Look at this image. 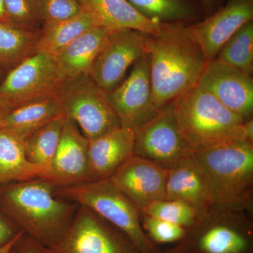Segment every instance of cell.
Listing matches in <instances>:
<instances>
[{"label":"cell","mask_w":253,"mask_h":253,"mask_svg":"<svg viewBox=\"0 0 253 253\" xmlns=\"http://www.w3.org/2000/svg\"><path fill=\"white\" fill-rule=\"evenodd\" d=\"M253 18V0H231L207 19L186 27L209 61L238 29Z\"/></svg>","instance_id":"16"},{"label":"cell","mask_w":253,"mask_h":253,"mask_svg":"<svg viewBox=\"0 0 253 253\" xmlns=\"http://www.w3.org/2000/svg\"><path fill=\"white\" fill-rule=\"evenodd\" d=\"M141 15L151 21L181 24L194 21L198 12L187 0H126Z\"/></svg>","instance_id":"26"},{"label":"cell","mask_w":253,"mask_h":253,"mask_svg":"<svg viewBox=\"0 0 253 253\" xmlns=\"http://www.w3.org/2000/svg\"><path fill=\"white\" fill-rule=\"evenodd\" d=\"M23 234V233H22ZM20 235V236H21ZM20 236H18L16 239H15L14 241H11V242H10L9 244H8L7 245H6V246H4V247L1 248L0 249V253H8L9 252L10 249H11V246H13V244H14L15 241H16V240L18 239V237H19Z\"/></svg>","instance_id":"36"},{"label":"cell","mask_w":253,"mask_h":253,"mask_svg":"<svg viewBox=\"0 0 253 253\" xmlns=\"http://www.w3.org/2000/svg\"><path fill=\"white\" fill-rule=\"evenodd\" d=\"M192 157L212 206L253 212V143L238 139L198 148Z\"/></svg>","instance_id":"3"},{"label":"cell","mask_w":253,"mask_h":253,"mask_svg":"<svg viewBox=\"0 0 253 253\" xmlns=\"http://www.w3.org/2000/svg\"><path fill=\"white\" fill-rule=\"evenodd\" d=\"M56 189L42 178L0 185V208L25 234L46 248L62 237L79 207L58 196Z\"/></svg>","instance_id":"1"},{"label":"cell","mask_w":253,"mask_h":253,"mask_svg":"<svg viewBox=\"0 0 253 253\" xmlns=\"http://www.w3.org/2000/svg\"><path fill=\"white\" fill-rule=\"evenodd\" d=\"M42 178L47 173L28 161L22 137L9 128L0 126V185Z\"/></svg>","instance_id":"21"},{"label":"cell","mask_w":253,"mask_h":253,"mask_svg":"<svg viewBox=\"0 0 253 253\" xmlns=\"http://www.w3.org/2000/svg\"><path fill=\"white\" fill-rule=\"evenodd\" d=\"M64 121V116H60L37 129L24 140L28 161L46 171L47 180L49 179L51 163L59 146Z\"/></svg>","instance_id":"25"},{"label":"cell","mask_w":253,"mask_h":253,"mask_svg":"<svg viewBox=\"0 0 253 253\" xmlns=\"http://www.w3.org/2000/svg\"><path fill=\"white\" fill-rule=\"evenodd\" d=\"M143 229L155 244H172L180 241L187 229L174 223L141 214Z\"/></svg>","instance_id":"31"},{"label":"cell","mask_w":253,"mask_h":253,"mask_svg":"<svg viewBox=\"0 0 253 253\" xmlns=\"http://www.w3.org/2000/svg\"><path fill=\"white\" fill-rule=\"evenodd\" d=\"M8 253H47V249L23 232L16 240Z\"/></svg>","instance_id":"32"},{"label":"cell","mask_w":253,"mask_h":253,"mask_svg":"<svg viewBox=\"0 0 253 253\" xmlns=\"http://www.w3.org/2000/svg\"><path fill=\"white\" fill-rule=\"evenodd\" d=\"M173 249L179 253H253V214L212 206Z\"/></svg>","instance_id":"5"},{"label":"cell","mask_w":253,"mask_h":253,"mask_svg":"<svg viewBox=\"0 0 253 253\" xmlns=\"http://www.w3.org/2000/svg\"><path fill=\"white\" fill-rule=\"evenodd\" d=\"M134 131L121 127L89 140L91 181L109 179L133 155Z\"/></svg>","instance_id":"17"},{"label":"cell","mask_w":253,"mask_h":253,"mask_svg":"<svg viewBox=\"0 0 253 253\" xmlns=\"http://www.w3.org/2000/svg\"><path fill=\"white\" fill-rule=\"evenodd\" d=\"M14 108L15 106L11 101L0 94V126L4 122V118Z\"/></svg>","instance_id":"34"},{"label":"cell","mask_w":253,"mask_h":253,"mask_svg":"<svg viewBox=\"0 0 253 253\" xmlns=\"http://www.w3.org/2000/svg\"><path fill=\"white\" fill-rule=\"evenodd\" d=\"M56 95L63 116L76 123L89 140L121 126L107 91L89 75L63 81Z\"/></svg>","instance_id":"7"},{"label":"cell","mask_w":253,"mask_h":253,"mask_svg":"<svg viewBox=\"0 0 253 253\" xmlns=\"http://www.w3.org/2000/svg\"><path fill=\"white\" fill-rule=\"evenodd\" d=\"M23 233L0 208V249Z\"/></svg>","instance_id":"33"},{"label":"cell","mask_w":253,"mask_h":253,"mask_svg":"<svg viewBox=\"0 0 253 253\" xmlns=\"http://www.w3.org/2000/svg\"><path fill=\"white\" fill-rule=\"evenodd\" d=\"M155 104L161 110L197 85L208 61L183 24L149 35L147 52Z\"/></svg>","instance_id":"2"},{"label":"cell","mask_w":253,"mask_h":253,"mask_svg":"<svg viewBox=\"0 0 253 253\" xmlns=\"http://www.w3.org/2000/svg\"><path fill=\"white\" fill-rule=\"evenodd\" d=\"M47 253H141L122 231L79 206L67 231Z\"/></svg>","instance_id":"8"},{"label":"cell","mask_w":253,"mask_h":253,"mask_svg":"<svg viewBox=\"0 0 253 253\" xmlns=\"http://www.w3.org/2000/svg\"><path fill=\"white\" fill-rule=\"evenodd\" d=\"M172 106L179 130L192 151L224 141L244 139V120L197 85L176 99Z\"/></svg>","instance_id":"4"},{"label":"cell","mask_w":253,"mask_h":253,"mask_svg":"<svg viewBox=\"0 0 253 253\" xmlns=\"http://www.w3.org/2000/svg\"><path fill=\"white\" fill-rule=\"evenodd\" d=\"M42 29L54 26L84 11L82 0H38Z\"/></svg>","instance_id":"30"},{"label":"cell","mask_w":253,"mask_h":253,"mask_svg":"<svg viewBox=\"0 0 253 253\" xmlns=\"http://www.w3.org/2000/svg\"><path fill=\"white\" fill-rule=\"evenodd\" d=\"M217 59L251 76L253 71V22L245 23L224 43Z\"/></svg>","instance_id":"27"},{"label":"cell","mask_w":253,"mask_h":253,"mask_svg":"<svg viewBox=\"0 0 253 253\" xmlns=\"http://www.w3.org/2000/svg\"><path fill=\"white\" fill-rule=\"evenodd\" d=\"M141 214L174 223L189 229L200 217L194 208L177 200L156 201L140 211Z\"/></svg>","instance_id":"28"},{"label":"cell","mask_w":253,"mask_h":253,"mask_svg":"<svg viewBox=\"0 0 253 253\" xmlns=\"http://www.w3.org/2000/svg\"><path fill=\"white\" fill-rule=\"evenodd\" d=\"M6 72L0 66V84L2 83L3 80L4 79L5 76H6Z\"/></svg>","instance_id":"39"},{"label":"cell","mask_w":253,"mask_h":253,"mask_svg":"<svg viewBox=\"0 0 253 253\" xmlns=\"http://www.w3.org/2000/svg\"><path fill=\"white\" fill-rule=\"evenodd\" d=\"M149 35L131 29L110 31L91 65V79L105 91L114 89L125 79L128 69L146 54Z\"/></svg>","instance_id":"10"},{"label":"cell","mask_w":253,"mask_h":253,"mask_svg":"<svg viewBox=\"0 0 253 253\" xmlns=\"http://www.w3.org/2000/svg\"><path fill=\"white\" fill-rule=\"evenodd\" d=\"M84 10L98 26L109 30H135L158 36L170 25L151 21L141 15L126 0H82Z\"/></svg>","instance_id":"18"},{"label":"cell","mask_w":253,"mask_h":253,"mask_svg":"<svg viewBox=\"0 0 253 253\" xmlns=\"http://www.w3.org/2000/svg\"><path fill=\"white\" fill-rule=\"evenodd\" d=\"M63 199L84 206L122 231L141 253H160L143 229L141 212L109 179L57 187Z\"/></svg>","instance_id":"6"},{"label":"cell","mask_w":253,"mask_h":253,"mask_svg":"<svg viewBox=\"0 0 253 253\" xmlns=\"http://www.w3.org/2000/svg\"><path fill=\"white\" fill-rule=\"evenodd\" d=\"M89 139L77 125L65 117L61 138L50 169L49 181L57 187L91 181L88 158Z\"/></svg>","instance_id":"15"},{"label":"cell","mask_w":253,"mask_h":253,"mask_svg":"<svg viewBox=\"0 0 253 253\" xmlns=\"http://www.w3.org/2000/svg\"><path fill=\"white\" fill-rule=\"evenodd\" d=\"M197 86L245 121L253 112V81L251 76L215 59L208 61Z\"/></svg>","instance_id":"13"},{"label":"cell","mask_w":253,"mask_h":253,"mask_svg":"<svg viewBox=\"0 0 253 253\" xmlns=\"http://www.w3.org/2000/svg\"><path fill=\"white\" fill-rule=\"evenodd\" d=\"M41 33L0 21V66L6 73L33 54Z\"/></svg>","instance_id":"24"},{"label":"cell","mask_w":253,"mask_h":253,"mask_svg":"<svg viewBox=\"0 0 253 253\" xmlns=\"http://www.w3.org/2000/svg\"><path fill=\"white\" fill-rule=\"evenodd\" d=\"M192 154L181 136L172 103L161 109L151 121L134 131L133 155L169 169Z\"/></svg>","instance_id":"9"},{"label":"cell","mask_w":253,"mask_h":253,"mask_svg":"<svg viewBox=\"0 0 253 253\" xmlns=\"http://www.w3.org/2000/svg\"><path fill=\"white\" fill-rule=\"evenodd\" d=\"M63 116L57 95L44 96L16 106L1 126L9 128L26 139L37 129Z\"/></svg>","instance_id":"22"},{"label":"cell","mask_w":253,"mask_h":253,"mask_svg":"<svg viewBox=\"0 0 253 253\" xmlns=\"http://www.w3.org/2000/svg\"><path fill=\"white\" fill-rule=\"evenodd\" d=\"M166 199L185 203L200 217L212 207L204 176L192 155L168 171Z\"/></svg>","instance_id":"19"},{"label":"cell","mask_w":253,"mask_h":253,"mask_svg":"<svg viewBox=\"0 0 253 253\" xmlns=\"http://www.w3.org/2000/svg\"><path fill=\"white\" fill-rule=\"evenodd\" d=\"M3 0H0V21L1 22H8L7 20H6V17H5V15L4 14V11H3Z\"/></svg>","instance_id":"37"},{"label":"cell","mask_w":253,"mask_h":253,"mask_svg":"<svg viewBox=\"0 0 253 253\" xmlns=\"http://www.w3.org/2000/svg\"><path fill=\"white\" fill-rule=\"evenodd\" d=\"M61 83L56 58L48 53L36 52L6 73L0 84V94L16 107L33 100L56 94Z\"/></svg>","instance_id":"12"},{"label":"cell","mask_w":253,"mask_h":253,"mask_svg":"<svg viewBox=\"0 0 253 253\" xmlns=\"http://www.w3.org/2000/svg\"><path fill=\"white\" fill-rule=\"evenodd\" d=\"M108 98L121 126L135 131L159 113L155 104L147 54L138 60L129 76Z\"/></svg>","instance_id":"11"},{"label":"cell","mask_w":253,"mask_h":253,"mask_svg":"<svg viewBox=\"0 0 253 253\" xmlns=\"http://www.w3.org/2000/svg\"><path fill=\"white\" fill-rule=\"evenodd\" d=\"M243 136L246 140L253 143V120L245 121L242 126Z\"/></svg>","instance_id":"35"},{"label":"cell","mask_w":253,"mask_h":253,"mask_svg":"<svg viewBox=\"0 0 253 253\" xmlns=\"http://www.w3.org/2000/svg\"><path fill=\"white\" fill-rule=\"evenodd\" d=\"M179 253L176 252V251H174V250L172 249L169 250V251H166V252H162V251H161V253Z\"/></svg>","instance_id":"40"},{"label":"cell","mask_w":253,"mask_h":253,"mask_svg":"<svg viewBox=\"0 0 253 253\" xmlns=\"http://www.w3.org/2000/svg\"><path fill=\"white\" fill-rule=\"evenodd\" d=\"M95 26H99L93 16L84 10L72 18L42 29L33 54L45 52L56 58L78 37Z\"/></svg>","instance_id":"23"},{"label":"cell","mask_w":253,"mask_h":253,"mask_svg":"<svg viewBox=\"0 0 253 253\" xmlns=\"http://www.w3.org/2000/svg\"><path fill=\"white\" fill-rule=\"evenodd\" d=\"M168 171L132 155L109 180L141 211L156 201L166 199Z\"/></svg>","instance_id":"14"},{"label":"cell","mask_w":253,"mask_h":253,"mask_svg":"<svg viewBox=\"0 0 253 253\" xmlns=\"http://www.w3.org/2000/svg\"><path fill=\"white\" fill-rule=\"evenodd\" d=\"M201 1L204 4L205 7L211 9L213 5V2H214V0H201Z\"/></svg>","instance_id":"38"},{"label":"cell","mask_w":253,"mask_h":253,"mask_svg":"<svg viewBox=\"0 0 253 253\" xmlns=\"http://www.w3.org/2000/svg\"><path fill=\"white\" fill-rule=\"evenodd\" d=\"M8 22L26 31L41 32L38 0H3Z\"/></svg>","instance_id":"29"},{"label":"cell","mask_w":253,"mask_h":253,"mask_svg":"<svg viewBox=\"0 0 253 253\" xmlns=\"http://www.w3.org/2000/svg\"><path fill=\"white\" fill-rule=\"evenodd\" d=\"M109 32L101 26H95L66 46L56 57L60 80L67 81L89 75L91 65L106 42Z\"/></svg>","instance_id":"20"}]
</instances>
